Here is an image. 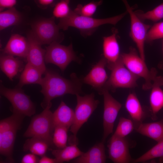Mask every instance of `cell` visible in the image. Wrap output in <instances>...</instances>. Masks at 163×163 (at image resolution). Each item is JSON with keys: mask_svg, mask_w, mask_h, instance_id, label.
<instances>
[{"mask_svg": "<svg viewBox=\"0 0 163 163\" xmlns=\"http://www.w3.org/2000/svg\"><path fill=\"white\" fill-rule=\"evenodd\" d=\"M103 2L102 0L99 1L92 2L84 5L78 4L73 11L79 15L88 17H91L95 13L98 7Z\"/></svg>", "mask_w": 163, "mask_h": 163, "instance_id": "obj_33", "label": "cell"}, {"mask_svg": "<svg viewBox=\"0 0 163 163\" xmlns=\"http://www.w3.org/2000/svg\"><path fill=\"white\" fill-rule=\"evenodd\" d=\"M52 105V103L48 105L41 113L33 117L23 135L24 137H36L45 140L50 146L53 144Z\"/></svg>", "mask_w": 163, "mask_h": 163, "instance_id": "obj_4", "label": "cell"}, {"mask_svg": "<svg viewBox=\"0 0 163 163\" xmlns=\"http://www.w3.org/2000/svg\"><path fill=\"white\" fill-rule=\"evenodd\" d=\"M122 0L130 17V36L136 45L140 56L145 60L144 44L147 33L151 26L142 22L133 11V7L130 6L127 0Z\"/></svg>", "mask_w": 163, "mask_h": 163, "instance_id": "obj_10", "label": "cell"}, {"mask_svg": "<svg viewBox=\"0 0 163 163\" xmlns=\"http://www.w3.org/2000/svg\"><path fill=\"white\" fill-rule=\"evenodd\" d=\"M50 146L47 142L43 139L32 137L26 140L23 146V150L24 152L29 151L41 157L45 155Z\"/></svg>", "mask_w": 163, "mask_h": 163, "instance_id": "obj_26", "label": "cell"}, {"mask_svg": "<svg viewBox=\"0 0 163 163\" xmlns=\"http://www.w3.org/2000/svg\"><path fill=\"white\" fill-rule=\"evenodd\" d=\"M39 159L37 155L32 153H28L24 155L22 157L21 163H39Z\"/></svg>", "mask_w": 163, "mask_h": 163, "instance_id": "obj_36", "label": "cell"}, {"mask_svg": "<svg viewBox=\"0 0 163 163\" xmlns=\"http://www.w3.org/2000/svg\"><path fill=\"white\" fill-rule=\"evenodd\" d=\"M162 51L163 54V58L162 60L160 61L158 64V68L161 70H163V39H162Z\"/></svg>", "mask_w": 163, "mask_h": 163, "instance_id": "obj_40", "label": "cell"}, {"mask_svg": "<svg viewBox=\"0 0 163 163\" xmlns=\"http://www.w3.org/2000/svg\"><path fill=\"white\" fill-rule=\"evenodd\" d=\"M69 129L66 127L61 126H57L54 128L53 142L58 149H62L67 146Z\"/></svg>", "mask_w": 163, "mask_h": 163, "instance_id": "obj_30", "label": "cell"}, {"mask_svg": "<svg viewBox=\"0 0 163 163\" xmlns=\"http://www.w3.org/2000/svg\"><path fill=\"white\" fill-rule=\"evenodd\" d=\"M70 0H61L55 5L53 11L54 17L60 19L65 18L69 14L70 10Z\"/></svg>", "mask_w": 163, "mask_h": 163, "instance_id": "obj_35", "label": "cell"}, {"mask_svg": "<svg viewBox=\"0 0 163 163\" xmlns=\"http://www.w3.org/2000/svg\"><path fill=\"white\" fill-rule=\"evenodd\" d=\"M39 163H57L56 159L49 158L44 155L42 156L39 159Z\"/></svg>", "mask_w": 163, "mask_h": 163, "instance_id": "obj_38", "label": "cell"}, {"mask_svg": "<svg viewBox=\"0 0 163 163\" xmlns=\"http://www.w3.org/2000/svg\"><path fill=\"white\" fill-rule=\"evenodd\" d=\"M59 43L54 42L46 47L45 61L46 63L55 65L63 72L72 62L79 63L81 60L73 50L72 43L66 46Z\"/></svg>", "mask_w": 163, "mask_h": 163, "instance_id": "obj_8", "label": "cell"}, {"mask_svg": "<svg viewBox=\"0 0 163 163\" xmlns=\"http://www.w3.org/2000/svg\"><path fill=\"white\" fill-rule=\"evenodd\" d=\"M28 48L27 38L15 34L11 36L2 50L3 53L26 59Z\"/></svg>", "mask_w": 163, "mask_h": 163, "instance_id": "obj_16", "label": "cell"}, {"mask_svg": "<svg viewBox=\"0 0 163 163\" xmlns=\"http://www.w3.org/2000/svg\"><path fill=\"white\" fill-rule=\"evenodd\" d=\"M74 117V110L62 101L57 109L53 113V131L56 127L59 126L70 128L73 123Z\"/></svg>", "mask_w": 163, "mask_h": 163, "instance_id": "obj_19", "label": "cell"}, {"mask_svg": "<svg viewBox=\"0 0 163 163\" xmlns=\"http://www.w3.org/2000/svg\"><path fill=\"white\" fill-rule=\"evenodd\" d=\"M108 68L111 71V73L103 91L106 90L113 92L118 88H133L137 86V82L140 78L126 67L121 56L116 62Z\"/></svg>", "mask_w": 163, "mask_h": 163, "instance_id": "obj_5", "label": "cell"}, {"mask_svg": "<svg viewBox=\"0 0 163 163\" xmlns=\"http://www.w3.org/2000/svg\"><path fill=\"white\" fill-rule=\"evenodd\" d=\"M126 11L121 14L110 18L97 19L81 16L71 10L66 17L60 19L58 25L59 29L67 30L71 27L79 29L83 36L91 35L100 26L105 24L115 25L127 14Z\"/></svg>", "mask_w": 163, "mask_h": 163, "instance_id": "obj_2", "label": "cell"}, {"mask_svg": "<svg viewBox=\"0 0 163 163\" xmlns=\"http://www.w3.org/2000/svg\"><path fill=\"white\" fill-rule=\"evenodd\" d=\"M104 142L97 144L86 152L75 158L72 162L75 163H104L106 162Z\"/></svg>", "mask_w": 163, "mask_h": 163, "instance_id": "obj_20", "label": "cell"}, {"mask_svg": "<svg viewBox=\"0 0 163 163\" xmlns=\"http://www.w3.org/2000/svg\"><path fill=\"white\" fill-rule=\"evenodd\" d=\"M83 153L78 148L76 143L62 149L53 150L52 152L57 163L69 161L80 156Z\"/></svg>", "mask_w": 163, "mask_h": 163, "instance_id": "obj_25", "label": "cell"}, {"mask_svg": "<svg viewBox=\"0 0 163 163\" xmlns=\"http://www.w3.org/2000/svg\"><path fill=\"white\" fill-rule=\"evenodd\" d=\"M163 39V21L154 24L148 30L145 42L151 43L154 40Z\"/></svg>", "mask_w": 163, "mask_h": 163, "instance_id": "obj_34", "label": "cell"}, {"mask_svg": "<svg viewBox=\"0 0 163 163\" xmlns=\"http://www.w3.org/2000/svg\"><path fill=\"white\" fill-rule=\"evenodd\" d=\"M32 29V32L41 45L60 43L62 41L59 28L55 22L54 16L38 21L33 24Z\"/></svg>", "mask_w": 163, "mask_h": 163, "instance_id": "obj_9", "label": "cell"}, {"mask_svg": "<svg viewBox=\"0 0 163 163\" xmlns=\"http://www.w3.org/2000/svg\"><path fill=\"white\" fill-rule=\"evenodd\" d=\"M102 94L103 95L104 102L102 141L104 142L107 137L113 132L114 122L122 105L112 97L109 91L104 90Z\"/></svg>", "mask_w": 163, "mask_h": 163, "instance_id": "obj_11", "label": "cell"}, {"mask_svg": "<svg viewBox=\"0 0 163 163\" xmlns=\"http://www.w3.org/2000/svg\"><path fill=\"white\" fill-rule=\"evenodd\" d=\"M25 117L22 115L13 113L10 116L1 120L0 122V132L13 128H20Z\"/></svg>", "mask_w": 163, "mask_h": 163, "instance_id": "obj_31", "label": "cell"}, {"mask_svg": "<svg viewBox=\"0 0 163 163\" xmlns=\"http://www.w3.org/2000/svg\"><path fill=\"white\" fill-rule=\"evenodd\" d=\"M125 107L134 121L138 125L142 122L144 112L135 93H131L129 94L126 101Z\"/></svg>", "mask_w": 163, "mask_h": 163, "instance_id": "obj_24", "label": "cell"}, {"mask_svg": "<svg viewBox=\"0 0 163 163\" xmlns=\"http://www.w3.org/2000/svg\"><path fill=\"white\" fill-rule=\"evenodd\" d=\"M156 77L153 81L149 97L150 111L152 119L154 120L156 119L157 114L163 107V90Z\"/></svg>", "mask_w": 163, "mask_h": 163, "instance_id": "obj_23", "label": "cell"}, {"mask_svg": "<svg viewBox=\"0 0 163 163\" xmlns=\"http://www.w3.org/2000/svg\"><path fill=\"white\" fill-rule=\"evenodd\" d=\"M136 130L158 142L163 139V120L147 123L142 122L138 125Z\"/></svg>", "mask_w": 163, "mask_h": 163, "instance_id": "obj_22", "label": "cell"}, {"mask_svg": "<svg viewBox=\"0 0 163 163\" xmlns=\"http://www.w3.org/2000/svg\"><path fill=\"white\" fill-rule=\"evenodd\" d=\"M77 104L74 111L73 123L70 131L73 134V139L75 143L77 141V133L83 124L86 122L99 103L98 100H95L94 93L82 96L76 95Z\"/></svg>", "mask_w": 163, "mask_h": 163, "instance_id": "obj_6", "label": "cell"}, {"mask_svg": "<svg viewBox=\"0 0 163 163\" xmlns=\"http://www.w3.org/2000/svg\"><path fill=\"white\" fill-rule=\"evenodd\" d=\"M163 157V139L142 155L134 160V163L145 162L158 158Z\"/></svg>", "mask_w": 163, "mask_h": 163, "instance_id": "obj_29", "label": "cell"}, {"mask_svg": "<svg viewBox=\"0 0 163 163\" xmlns=\"http://www.w3.org/2000/svg\"><path fill=\"white\" fill-rule=\"evenodd\" d=\"M16 3V0H0V11L4 8L13 7Z\"/></svg>", "mask_w": 163, "mask_h": 163, "instance_id": "obj_37", "label": "cell"}, {"mask_svg": "<svg viewBox=\"0 0 163 163\" xmlns=\"http://www.w3.org/2000/svg\"><path fill=\"white\" fill-rule=\"evenodd\" d=\"M21 19L20 13L14 7L0 13V30L19 24Z\"/></svg>", "mask_w": 163, "mask_h": 163, "instance_id": "obj_27", "label": "cell"}, {"mask_svg": "<svg viewBox=\"0 0 163 163\" xmlns=\"http://www.w3.org/2000/svg\"><path fill=\"white\" fill-rule=\"evenodd\" d=\"M107 64V61L103 56L89 73L82 79L83 83L91 85L100 94H102L108 78L105 69Z\"/></svg>", "mask_w": 163, "mask_h": 163, "instance_id": "obj_12", "label": "cell"}, {"mask_svg": "<svg viewBox=\"0 0 163 163\" xmlns=\"http://www.w3.org/2000/svg\"><path fill=\"white\" fill-rule=\"evenodd\" d=\"M0 94L6 98L12 105L13 113L30 117L36 112L34 104L29 96L26 94L21 88L16 87L9 88L0 83Z\"/></svg>", "mask_w": 163, "mask_h": 163, "instance_id": "obj_7", "label": "cell"}, {"mask_svg": "<svg viewBox=\"0 0 163 163\" xmlns=\"http://www.w3.org/2000/svg\"><path fill=\"white\" fill-rule=\"evenodd\" d=\"M142 21L148 20L157 22L163 18V2L152 10L146 12L138 10L134 11Z\"/></svg>", "mask_w": 163, "mask_h": 163, "instance_id": "obj_28", "label": "cell"}, {"mask_svg": "<svg viewBox=\"0 0 163 163\" xmlns=\"http://www.w3.org/2000/svg\"><path fill=\"white\" fill-rule=\"evenodd\" d=\"M44 74L40 85L41 87L40 92L44 96L41 104L43 109L55 98L67 94L76 95L82 93L83 83L74 73L71 74L70 79L62 77L51 69H47Z\"/></svg>", "mask_w": 163, "mask_h": 163, "instance_id": "obj_1", "label": "cell"}, {"mask_svg": "<svg viewBox=\"0 0 163 163\" xmlns=\"http://www.w3.org/2000/svg\"><path fill=\"white\" fill-rule=\"evenodd\" d=\"M20 128H11L0 132V153L8 162L13 163L14 147L17 131Z\"/></svg>", "mask_w": 163, "mask_h": 163, "instance_id": "obj_18", "label": "cell"}, {"mask_svg": "<svg viewBox=\"0 0 163 163\" xmlns=\"http://www.w3.org/2000/svg\"><path fill=\"white\" fill-rule=\"evenodd\" d=\"M39 3L44 5H48L51 4L54 0H38Z\"/></svg>", "mask_w": 163, "mask_h": 163, "instance_id": "obj_39", "label": "cell"}, {"mask_svg": "<svg viewBox=\"0 0 163 163\" xmlns=\"http://www.w3.org/2000/svg\"><path fill=\"white\" fill-rule=\"evenodd\" d=\"M117 33V30L114 29L111 35L103 38V56L107 61V68L116 62L120 56V47L116 37Z\"/></svg>", "mask_w": 163, "mask_h": 163, "instance_id": "obj_15", "label": "cell"}, {"mask_svg": "<svg viewBox=\"0 0 163 163\" xmlns=\"http://www.w3.org/2000/svg\"><path fill=\"white\" fill-rule=\"evenodd\" d=\"M122 60L126 67L133 73L144 80L142 89L144 90L151 89L153 81L157 76L158 72L155 68L149 70L145 60L139 55L136 50L130 47L128 53L121 54Z\"/></svg>", "mask_w": 163, "mask_h": 163, "instance_id": "obj_3", "label": "cell"}, {"mask_svg": "<svg viewBox=\"0 0 163 163\" xmlns=\"http://www.w3.org/2000/svg\"><path fill=\"white\" fill-rule=\"evenodd\" d=\"M134 125L132 120L124 117L120 118L116 130L113 134L117 136L125 137L133 130Z\"/></svg>", "mask_w": 163, "mask_h": 163, "instance_id": "obj_32", "label": "cell"}, {"mask_svg": "<svg viewBox=\"0 0 163 163\" xmlns=\"http://www.w3.org/2000/svg\"><path fill=\"white\" fill-rule=\"evenodd\" d=\"M109 158L115 163H128L132 160L129 144L125 138L113 134L108 145Z\"/></svg>", "mask_w": 163, "mask_h": 163, "instance_id": "obj_13", "label": "cell"}, {"mask_svg": "<svg viewBox=\"0 0 163 163\" xmlns=\"http://www.w3.org/2000/svg\"><path fill=\"white\" fill-rule=\"evenodd\" d=\"M21 72L16 87L21 88L25 85L31 84L40 85L43 74L38 69L27 62Z\"/></svg>", "mask_w": 163, "mask_h": 163, "instance_id": "obj_21", "label": "cell"}, {"mask_svg": "<svg viewBox=\"0 0 163 163\" xmlns=\"http://www.w3.org/2000/svg\"><path fill=\"white\" fill-rule=\"evenodd\" d=\"M29 43L27 62L38 69L44 74L47 69L45 61L46 50L41 47L31 31L27 37Z\"/></svg>", "mask_w": 163, "mask_h": 163, "instance_id": "obj_14", "label": "cell"}, {"mask_svg": "<svg viewBox=\"0 0 163 163\" xmlns=\"http://www.w3.org/2000/svg\"><path fill=\"white\" fill-rule=\"evenodd\" d=\"M156 78L161 86H163V75L157 76Z\"/></svg>", "mask_w": 163, "mask_h": 163, "instance_id": "obj_41", "label": "cell"}, {"mask_svg": "<svg viewBox=\"0 0 163 163\" xmlns=\"http://www.w3.org/2000/svg\"><path fill=\"white\" fill-rule=\"evenodd\" d=\"M24 66L23 61L18 58L3 53L0 56L1 69L11 81L22 71Z\"/></svg>", "mask_w": 163, "mask_h": 163, "instance_id": "obj_17", "label": "cell"}]
</instances>
